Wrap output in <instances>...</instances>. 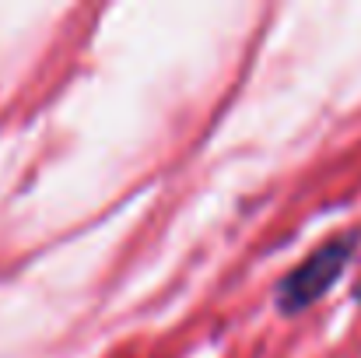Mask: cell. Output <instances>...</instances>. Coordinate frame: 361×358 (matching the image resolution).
<instances>
[{"label": "cell", "mask_w": 361, "mask_h": 358, "mask_svg": "<svg viewBox=\"0 0 361 358\" xmlns=\"http://www.w3.org/2000/svg\"><path fill=\"white\" fill-rule=\"evenodd\" d=\"M358 242H361V232H344V236H334L326 239L323 246H316L295 270H288L277 281V292H274L277 309L281 313H302L316 299H323L337 285L344 267L351 263Z\"/></svg>", "instance_id": "1"}]
</instances>
